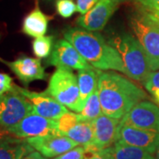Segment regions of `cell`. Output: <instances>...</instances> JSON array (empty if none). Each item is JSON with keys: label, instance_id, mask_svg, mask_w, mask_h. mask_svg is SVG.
I'll return each instance as SVG.
<instances>
[{"label": "cell", "instance_id": "obj_26", "mask_svg": "<svg viewBox=\"0 0 159 159\" xmlns=\"http://www.w3.org/2000/svg\"><path fill=\"white\" fill-rule=\"evenodd\" d=\"M138 9L146 11L159 20V0H134Z\"/></svg>", "mask_w": 159, "mask_h": 159}, {"label": "cell", "instance_id": "obj_34", "mask_svg": "<svg viewBox=\"0 0 159 159\" xmlns=\"http://www.w3.org/2000/svg\"><path fill=\"white\" fill-rule=\"evenodd\" d=\"M111 1H113L114 3H116L117 5H119V4H123V3L128 2V1H131V0H111Z\"/></svg>", "mask_w": 159, "mask_h": 159}, {"label": "cell", "instance_id": "obj_11", "mask_svg": "<svg viewBox=\"0 0 159 159\" xmlns=\"http://www.w3.org/2000/svg\"><path fill=\"white\" fill-rule=\"evenodd\" d=\"M26 140L34 149L47 158H53L78 146L72 139L60 134L29 137Z\"/></svg>", "mask_w": 159, "mask_h": 159}, {"label": "cell", "instance_id": "obj_18", "mask_svg": "<svg viewBox=\"0 0 159 159\" xmlns=\"http://www.w3.org/2000/svg\"><path fill=\"white\" fill-rule=\"evenodd\" d=\"M77 78L80 90V108L81 111L87 99L97 88V69L91 66L89 68L79 70Z\"/></svg>", "mask_w": 159, "mask_h": 159}, {"label": "cell", "instance_id": "obj_36", "mask_svg": "<svg viewBox=\"0 0 159 159\" xmlns=\"http://www.w3.org/2000/svg\"><path fill=\"white\" fill-rule=\"evenodd\" d=\"M0 38H1V34H0ZM0 59H1V58H0Z\"/></svg>", "mask_w": 159, "mask_h": 159}, {"label": "cell", "instance_id": "obj_2", "mask_svg": "<svg viewBox=\"0 0 159 159\" xmlns=\"http://www.w3.org/2000/svg\"><path fill=\"white\" fill-rule=\"evenodd\" d=\"M63 35L95 68L126 75L119 53L100 33L80 27H69L64 30Z\"/></svg>", "mask_w": 159, "mask_h": 159}, {"label": "cell", "instance_id": "obj_20", "mask_svg": "<svg viewBox=\"0 0 159 159\" xmlns=\"http://www.w3.org/2000/svg\"><path fill=\"white\" fill-rule=\"evenodd\" d=\"M114 159H155L153 154L143 148L116 142L112 145Z\"/></svg>", "mask_w": 159, "mask_h": 159}, {"label": "cell", "instance_id": "obj_5", "mask_svg": "<svg viewBox=\"0 0 159 159\" xmlns=\"http://www.w3.org/2000/svg\"><path fill=\"white\" fill-rule=\"evenodd\" d=\"M46 91L74 112H80L78 78L68 67H57L50 78Z\"/></svg>", "mask_w": 159, "mask_h": 159}, {"label": "cell", "instance_id": "obj_19", "mask_svg": "<svg viewBox=\"0 0 159 159\" xmlns=\"http://www.w3.org/2000/svg\"><path fill=\"white\" fill-rule=\"evenodd\" d=\"M65 135L72 139L78 145H81L83 147L90 145L94 139V129L92 122L80 120L68 132H66Z\"/></svg>", "mask_w": 159, "mask_h": 159}, {"label": "cell", "instance_id": "obj_4", "mask_svg": "<svg viewBox=\"0 0 159 159\" xmlns=\"http://www.w3.org/2000/svg\"><path fill=\"white\" fill-rule=\"evenodd\" d=\"M130 29L145 52L151 71L159 70V20L138 9L130 18Z\"/></svg>", "mask_w": 159, "mask_h": 159}, {"label": "cell", "instance_id": "obj_6", "mask_svg": "<svg viewBox=\"0 0 159 159\" xmlns=\"http://www.w3.org/2000/svg\"><path fill=\"white\" fill-rule=\"evenodd\" d=\"M32 111L31 102L18 90L15 84L11 90L0 96V125L7 130L17 125Z\"/></svg>", "mask_w": 159, "mask_h": 159}, {"label": "cell", "instance_id": "obj_28", "mask_svg": "<svg viewBox=\"0 0 159 159\" xmlns=\"http://www.w3.org/2000/svg\"><path fill=\"white\" fill-rule=\"evenodd\" d=\"M143 85L148 91L159 89V71H152L143 81Z\"/></svg>", "mask_w": 159, "mask_h": 159}, {"label": "cell", "instance_id": "obj_7", "mask_svg": "<svg viewBox=\"0 0 159 159\" xmlns=\"http://www.w3.org/2000/svg\"><path fill=\"white\" fill-rule=\"evenodd\" d=\"M119 124L159 133V106L150 101H141L120 119Z\"/></svg>", "mask_w": 159, "mask_h": 159}, {"label": "cell", "instance_id": "obj_10", "mask_svg": "<svg viewBox=\"0 0 159 159\" xmlns=\"http://www.w3.org/2000/svg\"><path fill=\"white\" fill-rule=\"evenodd\" d=\"M15 86L18 90L24 97H27L29 102H31L33 106L32 112L34 113L41 115L48 119L57 120L63 114L68 111V109L57 101L54 97H51L46 90L43 92H34L19 87L16 84Z\"/></svg>", "mask_w": 159, "mask_h": 159}, {"label": "cell", "instance_id": "obj_23", "mask_svg": "<svg viewBox=\"0 0 159 159\" xmlns=\"http://www.w3.org/2000/svg\"><path fill=\"white\" fill-rule=\"evenodd\" d=\"M80 121L79 117V114L74 113L72 111H66L59 118L57 119V130L60 134L65 135L66 132H68L72 127H74L78 122Z\"/></svg>", "mask_w": 159, "mask_h": 159}, {"label": "cell", "instance_id": "obj_21", "mask_svg": "<svg viewBox=\"0 0 159 159\" xmlns=\"http://www.w3.org/2000/svg\"><path fill=\"white\" fill-rule=\"evenodd\" d=\"M78 114L80 120L87 121H92L102 114L97 88L91 94L90 97L87 99L82 111Z\"/></svg>", "mask_w": 159, "mask_h": 159}, {"label": "cell", "instance_id": "obj_22", "mask_svg": "<svg viewBox=\"0 0 159 159\" xmlns=\"http://www.w3.org/2000/svg\"><path fill=\"white\" fill-rule=\"evenodd\" d=\"M54 44L53 35H43L36 37L32 43L33 53L37 58H47L51 55Z\"/></svg>", "mask_w": 159, "mask_h": 159}, {"label": "cell", "instance_id": "obj_25", "mask_svg": "<svg viewBox=\"0 0 159 159\" xmlns=\"http://www.w3.org/2000/svg\"><path fill=\"white\" fill-rule=\"evenodd\" d=\"M55 7L58 15L64 19L72 17L77 11V6L74 0H56Z\"/></svg>", "mask_w": 159, "mask_h": 159}, {"label": "cell", "instance_id": "obj_32", "mask_svg": "<svg viewBox=\"0 0 159 159\" xmlns=\"http://www.w3.org/2000/svg\"><path fill=\"white\" fill-rule=\"evenodd\" d=\"M11 134L9 132V130H7V129L4 128L3 126L0 125V142H2L5 138L11 135Z\"/></svg>", "mask_w": 159, "mask_h": 159}, {"label": "cell", "instance_id": "obj_31", "mask_svg": "<svg viewBox=\"0 0 159 159\" xmlns=\"http://www.w3.org/2000/svg\"><path fill=\"white\" fill-rule=\"evenodd\" d=\"M23 159H47V157H43L38 151H32L31 153H29L28 156H26Z\"/></svg>", "mask_w": 159, "mask_h": 159}, {"label": "cell", "instance_id": "obj_17", "mask_svg": "<svg viewBox=\"0 0 159 159\" xmlns=\"http://www.w3.org/2000/svg\"><path fill=\"white\" fill-rule=\"evenodd\" d=\"M11 135L0 142V159H23L34 151L26 139Z\"/></svg>", "mask_w": 159, "mask_h": 159}, {"label": "cell", "instance_id": "obj_35", "mask_svg": "<svg viewBox=\"0 0 159 159\" xmlns=\"http://www.w3.org/2000/svg\"><path fill=\"white\" fill-rule=\"evenodd\" d=\"M45 2H53V1H56V0H43Z\"/></svg>", "mask_w": 159, "mask_h": 159}, {"label": "cell", "instance_id": "obj_9", "mask_svg": "<svg viewBox=\"0 0 159 159\" xmlns=\"http://www.w3.org/2000/svg\"><path fill=\"white\" fill-rule=\"evenodd\" d=\"M9 132L12 135L22 139L43 136L51 134H59L57 130V120L48 119L34 112L28 114L17 125L11 127Z\"/></svg>", "mask_w": 159, "mask_h": 159}, {"label": "cell", "instance_id": "obj_16", "mask_svg": "<svg viewBox=\"0 0 159 159\" xmlns=\"http://www.w3.org/2000/svg\"><path fill=\"white\" fill-rule=\"evenodd\" d=\"M51 19L41 10L38 0H35L34 9L23 19L22 33L33 38L45 35Z\"/></svg>", "mask_w": 159, "mask_h": 159}, {"label": "cell", "instance_id": "obj_14", "mask_svg": "<svg viewBox=\"0 0 159 159\" xmlns=\"http://www.w3.org/2000/svg\"><path fill=\"white\" fill-rule=\"evenodd\" d=\"M117 142L143 148L149 153L154 154L159 145V133L119 124Z\"/></svg>", "mask_w": 159, "mask_h": 159}, {"label": "cell", "instance_id": "obj_1", "mask_svg": "<svg viewBox=\"0 0 159 159\" xmlns=\"http://www.w3.org/2000/svg\"><path fill=\"white\" fill-rule=\"evenodd\" d=\"M97 89L102 113L121 119L136 103L148 95L134 81L112 71L97 69Z\"/></svg>", "mask_w": 159, "mask_h": 159}, {"label": "cell", "instance_id": "obj_12", "mask_svg": "<svg viewBox=\"0 0 159 159\" xmlns=\"http://www.w3.org/2000/svg\"><path fill=\"white\" fill-rule=\"evenodd\" d=\"M118 6L111 0H99L92 9L76 20L80 28L89 31H101L104 29Z\"/></svg>", "mask_w": 159, "mask_h": 159}, {"label": "cell", "instance_id": "obj_15", "mask_svg": "<svg viewBox=\"0 0 159 159\" xmlns=\"http://www.w3.org/2000/svg\"><path fill=\"white\" fill-rule=\"evenodd\" d=\"M94 129V139L91 143L97 149L111 147L117 142L119 119L101 114L91 121Z\"/></svg>", "mask_w": 159, "mask_h": 159}, {"label": "cell", "instance_id": "obj_30", "mask_svg": "<svg viewBox=\"0 0 159 159\" xmlns=\"http://www.w3.org/2000/svg\"><path fill=\"white\" fill-rule=\"evenodd\" d=\"M99 0H76L77 11L81 15L92 9Z\"/></svg>", "mask_w": 159, "mask_h": 159}, {"label": "cell", "instance_id": "obj_13", "mask_svg": "<svg viewBox=\"0 0 159 159\" xmlns=\"http://www.w3.org/2000/svg\"><path fill=\"white\" fill-rule=\"evenodd\" d=\"M0 61L5 63L25 86L32 81L43 80L47 77L40 58L22 55L13 61H6L2 58Z\"/></svg>", "mask_w": 159, "mask_h": 159}, {"label": "cell", "instance_id": "obj_8", "mask_svg": "<svg viewBox=\"0 0 159 159\" xmlns=\"http://www.w3.org/2000/svg\"><path fill=\"white\" fill-rule=\"evenodd\" d=\"M46 65L57 67H68L78 71L91 66L90 64L66 38L58 39L55 43L51 55L47 57Z\"/></svg>", "mask_w": 159, "mask_h": 159}, {"label": "cell", "instance_id": "obj_29", "mask_svg": "<svg viewBox=\"0 0 159 159\" xmlns=\"http://www.w3.org/2000/svg\"><path fill=\"white\" fill-rule=\"evenodd\" d=\"M13 88L12 78L9 74L0 73V96L10 91Z\"/></svg>", "mask_w": 159, "mask_h": 159}, {"label": "cell", "instance_id": "obj_27", "mask_svg": "<svg viewBox=\"0 0 159 159\" xmlns=\"http://www.w3.org/2000/svg\"><path fill=\"white\" fill-rule=\"evenodd\" d=\"M52 159H84V147L76 146L75 148L55 157Z\"/></svg>", "mask_w": 159, "mask_h": 159}, {"label": "cell", "instance_id": "obj_24", "mask_svg": "<svg viewBox=\"0 0 159 159\" xmlns=\"http://www.w3.org/2000/svg\"><path fill=\"white\" fill-rule=\"evenodd\" d=\"M84 159H114L112 146L97 149L92 144L84 147Z\"/></svg>", "mask_w": 159, "mask_h": 159}, {"label": "cell", "instance_id": "obj_3", "mask_svg": "<svg viewBox=\"0 0 159 159\" xmlns=\"http://www.w3.org/2000/svg\"><path fill=\"white\" fill-rule=\"evenodd\" d=\"M108 42L119 53L126 70V76L143 83L152 71L136 37L129 32L120 31L111 35Z\"/></svg>", "mask_w": 159, "mask_h": 159}, {"label": "cell", "instance_id": "obj_33", "mask_svg": "<svg viewBox=\"0 0 159 159\" xmlns=\"http://www.w3.org/2000/svg\"><path fill=\"white\" fill-rule=\"evenodd\" d=\"M153 156H154V157H155V159H159V145L157 146V149L155 150Z\"/></svg>", "mask_w": 159, "mask_h": 159}]
</instances>
